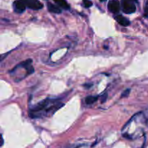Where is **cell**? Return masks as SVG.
Here are the masks:
<instances>
[{
    "label": "cell",
    "instance_id": "6da1fadb",
    "mask_svg": "<svg viewBox=\"0 0 148 148\" xmlns=\"http://www.w3.org/2000/svg\"><path fill=\"white\" fill-rule=\"evenodd\" d=\"M63 104L58 102L57 100L46 99L38 103L30 111V116L32 118H38L46 114H53Z\"/></svg>",
    "mask_w": 148,
    "mask_h": 148
},
{
    "label": "cell",
    "instance_id": "7a4b0ae2",
    "mask_svg": "<svg viewBox=\"0 0 148 148\" xmlns=\"http://www.w3.org/2000/svg\"><path fill=\"white\" fill-rule=\"evenodd\" d=\"M121 8L123 12L126 14H132L136 11V6L134 1L131 0H122Z\"/></svg>",
    "mask_w": 148,
    "mask_h": 148
},
{
    "label": "cell",
    "instance_id": "3957f363",
    "mask_svg": "<svg viewBox=\"0 0 148 148\" xmlns=\"http://www.w3.org/2000/svg\"><path fill=\"white\" fill-rule=\"evenodd\" d=\"M26 7L31 10H40L43 8V4L38 0H23Z\"/></svg>",
    "mask_w": 148,
    "mask_h": 148
},
{
    "label": "cell",
    "instance_id": "277c9868",
    "mask_svg": "<svg viewBox=\"0 0 148 148\" xmlns=\"http://www.w3.org/2000/svg\"><path fill=\"white\" fill-rule=\"evenodd\" d=\"M108 8L110 12L113 13H117L119 12L121 6H120V2L118 0H111L108 2Z\"/></svg>",
    "mask_w": 148,
    "mask_h": 148
},
{
    "label": "cell",
    "instance_id": "5b68a950",
    "mask_svg": "<svg viewBox=\"0 0 148 148\" xmlns=\"http://www.w3.org/2000/svg\"><path fill=\"white\" fill-rule=\"evenodd\" d=\"M14 10L16 12L22 13L25 10L26 5L23 0H16L13 4Z\"/></svg>",
    "mask_w": 148,
    "mask_h": 148
},
{
    "label": "cell",
    "instance_id": "8992f818",
    "mask_svg": "<svg viewBox=\"0 0 148 148\" xmlns=\"http://www.w3.org/2000/svg\"><path fill=\"white\" fill-rule=\"evenodd\" d=\"M116 20L121 25L124 26V27H127V26L130 25V22L128 19H127L126 17H124L122 15H117L115 17Z\"/></svg>",
    "mask_w": 148,
    "mask_h": 148
},
{
    "label": "cell",
    "instance_id": "52a82bcc",
    "mask_svg": "<svg viewBox=\"0 0 148 148\" xmlns=\"http://www.w3.org/2000/svg\"><path fill=\"white\" fill-rule=\"evenodd\" d=\"M48 10L50 12H51L56 13V14H59V13L62 12V10L59 7L51 4V3L48 4Z\"/></svg>",
    "mask_w": 148,
    "mask_h": 148
},
{
    "label": "cell",
    "instance_id": "ba28073f",
    "mask_svg": "<svg viewBox=\"0 0 148 148\" xmlns=\"http://www.w3.org/2000/svg\"><path fill=\"white\" fill-rule=\"evenodd\" d=\"M59 7H61L62 8H63L64 10H68L70 9V7L68 4V3L66 2V0H53Z\"/></svg>",
    "mask_w": 148,
    "mask_h": 148
},
{
    "label": "cell",
    "instance_id": "9c48e42d",
    "mask_svg": "<svg viewBox=\"0 0 148 148\" xmlns=\"http://www.w3.org/2000/svg\"><path fill=\"white\" fill-rule=\"evenodd\" d=\"M98 98V96H88L85 98V103L87 104H92L96 102Z\"/></svg>",
    "mask_w": 148,
    "mask_h": 148
},
{
    "label": "cell",
    "instance_id": "30bf717a",
    "mask_svg": "<svg viewBox=\"0 0 148 148\" xmlns=\"http://www.w3.org/2000/svg\"><path fill=\"white\" fill-rule=\"evenodd\" d=\"M130 90H130V89L125 90L124 91V92H123V93L121 94V98H127V97L129 96V95H130Z\"/></svg>",
    "mask_w": 148,
    "mask_h": 148
},
{
    "label": "cell",
    "instance_id": "8fae6325",
    "mask_svg": "<svg viewBox=\"0 0 148 148\" xmlns=\"http://www.w3.org/2000/svg\"><path fill=\"white\" fill-rule=\"evenodd\" d=\"M83 4L85 7H90L92 5V3L90 0H83Z\"/></svg>",
    "mask_w": 148,
    "mask_h": 148
},
{
    "label": "cell",
    "instance_id": "7c38bea8",
    "mask_svg": "<svg viewBox=\"0 0 148 148\" xmlns=\"http://www.w3.org/2000/svg\"><path fill=\"white\" fill-rule=\"evenodd\" d=\"M107 96H108V94L107 93H104L101 95V103H105L107 99Z\"/></svg>",
    "mask_w": 148,
    "mask_h": 148
},
{
    "label": "cell",
    "instance_id": "4fadbf2b",
    "mask_svg": "<svg viewBox=\"0 0 148 148\" xmlns=\"http://www.w3.org/2000/svg\"><path fill=\"white\" fill-rule=\"evenodd\" d=\"M91 86H92V83H90V84H85V88H90Z\"/></svg>",
    "mask_w": 148,
    "mask_h": 148
},
{
    "label": "cell",
    "instance_id": "5bb4252c",
    "mask_svg": "<svg viewBox=\"0 0 148 148\" xmlns=\"http://www.w3.org/2000/svg\"><path fill=\"white\" fill-rule=\"evenodd\" d=\"M100 1H101V2H103V1H106V0H100Z\"/></svg>",
    "mask_w": 148,
    "mask_h": 148
},
{
    "label": "cell",
    "instance_id": "9a60e30c",
    "mask_svg": "<svg viewBox=\"0 0 148 148\" xmlns=\"http://www.w3.org/2000/svg\"><path fill=\"white\" fill-rule=\"evenodd\" d=\"M131 1H135L136 0H131Z\"/></svg>",
    "mask_w": 148,
    "mask_h": 148
}]
</instances>
